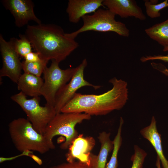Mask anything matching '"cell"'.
I'll return each instance as SVG.
<instances>
[{"label":"cell","instance_id":"2e32d148","mask_svg":"<svg viewBox=\"0 0 168 168\" xmlns=\"http://www.w3.org/2000/svg\"><path fill=\"white\" fill-rule=\"evenodd\" d=\"M44 83L42 78L29 73L21 74L17 82V88L26 96L33 97L41 95V90Z\"/></svg>","mask_w":168,"mask_h":168},{"label":"cell","instance_id":"52a82bcc","mask_svg":"<svg viewBox=\"0 0 168 168\" xmlns=\"http://www.w3.org/2000/svg\"><path fill=\"white\" fill-rule=\"evenodd\" d=\"M50 66L45 68L43 72L44 81L41 95L47 104L54 107L58 92L69 82L74 74L76 67L63 70L59 67V62L52 60Z\"/></svg>","mask_w":168,"mask_h":168},{"label":"cell","instance_id":"7c38bea8","mask_svg":"<svg viewBox=\"0 0 168 168\" xmlns=\"http://www.w3.org/2000/svg\"><path fill=\"white\" fill-rule=\"evenodd\" d=\"M103 5L122 18L133 17L142 21L146 19L141 8L134 0H104Z\"/></svg>","mask_w":168,"mask_h":168},{"label":"cell","instance_id":"d6986e66","mask_svg":"<svg viewBox=\"0 0 168 168\" xmlns=\"http://www.w3.org/2000/svg\"><path fill=\"white\" fill-rule=\"evenodd\" d=\"M48 62L42 58L39 61L33 62H28L24 61L22 62V69L24 73L40 77L47 67Z\"/></svg>","mask_w":168,"mask_h":168},{"label":"cell","instance_id":"ffe728a7","mask_svg":"<svg viewBox=\"0 0 168 168\" xmlns=\"http://www.w3.org/2000/svg\"><path fill=\"white\" fill-rule=\"evenodd\" d=\"M20 39L12 38V41L14 49L20 55L24 57L26 54L32 52L31 44L25 35L20 34Z\"/></svg>","mask_w":168,"mask_h":168},{"label":"cell","instance_id":"ba28073f","mask_svg":"<svg viewBox=\"0 0 168 168\" xmlns=\"http://www.w3.org/2000/svg\"><path fill=\"white\" fill-rule=\"evenodd\" d=\"M87 64V60L85 58L76 67V71L69 82L57 93L54 106L57 114L61 113L62 108L72 99L76 93V91L80 88L85 86H90L97 89L101 87L100 86L93 85L84 79V72Z\"/></svg>","mask_w":168,"mask_h":168},{"label":"cell","instance_id":"484cf974","mask_svg":"<svg viewBox=\"0 0 168 168\" xmlns=\"http://www.w3.org/2000/svg\"><path fill=\"white\" fill-rule=\"evenodd\" d=\"M22 156H30L34 160L35 159L37 156L33 154L32 151H26L22 152V154L20 155L12 157L5 158L1 157H0V162L1 163L6 161L12 160L17 157Z\"/></svg>","mask_w":168,"mask_h":168},{"label":"cell","instance_id":"ac0fdd59","mask_svg":"<svg viewBox=\"0 0 168 168\" xmlns=\"http://www.w3.org/2000/svg\"><path fill=\"white\" fill-rule=\"evenodd\" d=\"M124 122L123 118L121 117L117 133L113 141L114 148L112 155L110 161L106 164L105 168H117L118 167L117 157L119 151L122 143V138L121 133Z\"/></svg>","mask_w":168,"mask_h":168},{"label":"cell","instance_id":"44dd1931","mask_svg":"<svg viewBox=\"0 0 168 168\" xmlns=\"http://www.w3.org/2000/svg\"><path fill=\"white\" fill-rule=\"evenodd\" d=\"M144 5L146 12L150 17L154 18L159 17L161 15L160 11L166 7H168V0H166L159 4L152 3L150 1L145 2Z\"/></svg>","mask_w":168,"mask_h":168},{"label":"cell","instance_id":"277c9868","mask_svg":"<svg viewBox=\"0 0 168 168\" xmlns=\"http://www.w3.org/2000/svg\"><path fill=\"white\" fill-rule=\"evenodd\" d=\"M91 116L84 113H60L56 114L47 125L43 135L51 143L54 144L53 138L56 135H61L65 139L60 148L68 149L78 135L75 127L84 120L91 119Z\"/></svg>","mask_w":168,"mask_h":168},{"label":"cell","instance_id":"cb8c5ba5","mask_svg":"<svg viewBox=\"0 0 168 168\" xmlns=\"http://www.w3.org/2000/svg\"><path fill=\"white\" fill-rule=\"evenodd\" d=\"M140 60L142 62H145L150 60H156L168 62V54L166 55H159L142 56L140 58Z\"/></svg>","mask_w":168,"mask_h":168},{"label":"cell","instance_id":"7402d4cb","mask_svg":"<svg viewBox=\"0 0 168 168\" xmlns=\"http://www.w3.org/2000/svg\"><path fill=\"white\" fill-rule=\"evenodd\" d=\"M134 153L131 158L132 162L131 168H142L147 153L137 145L134 146Z\"/></svg>","mask_w":168,"mask_h":168},{"label":"cell","instance_id":"d4e9b609","mask_svg":"<svg viewBox=\"0 0 168 168\" xmlns=\"http://www.w3.org/2000/svg\"><path fill=\"white\" fill-rule=\"evenodd\" d=\"M24 58L25 61L28 62H37L42 59L38 53L32 52L26 54Z\"/></svg>","mask_w":168,"mask_h":168},{"label":"cell","instance_id":"8fae6325","mask_svg":"<svg viewBox=\"0 0 168 168\" xmlns=\"http://www.w3.org/2000/svg\"><path fill=\"white\" fill-rule=\"evenodd\" d=\"M95 140L92 137H84L79 134L69 147L66 155L67 162L72 163L76 160L90 166L91 151L95 145Z\"/></svg>","mask_w":168,"mask_h":168},{"label":"cell","instance_id":"f1b7e54d","mask_svg":"<svg viewBox=\"0 0 168 168\" xmlns=\"http://www.w3.org/2000/svg\"><path fill=\"white\" fill-rule=\"evenodd\" d=\"M163 51L164 52L168 51V46L164 47Z\"/></svg>","mask_w":168,"mask_h":168},{"label":"cell","instance_id":"4316f807","mask_svg":"<svg viewBox=\"0 0 168 168\" xmlns=\"http://www.w3.org/2000/svg\"><path fill=\"white\" fill-rule=\"evenodd\" d=\"M156 69L162 72L166 76H168V69L166 68L164 66L161 64L156 68Z\"/></svg>","mask_w":168,"mask_h":168},{"label":"cell","instance_id":"4fadbf2b","mask_svg":"<svg viewBox=\"0 0 168 168\" xmlns=\"http://www.w3.org/2000/svg\"><path fill=\"white\" fill-rule=\"evenodd\" d=\"M104 0H69L66 9L70 22L77 23L87 14L95 12L103 6Z\"/></svg>","mask_w":168,"mask_h":168},{"label":"cell","instance_id":"6da1fadb","mask_svg":"<svg viewBox=\"0 0 168 168\" xmlns=\"http://www.w3.org/2000/svg\"><path fill=\"white\" fill-rule=\"evenodd\" d=\"M112 88L103 94L95 95L76 93L61 109V113H84L91 115L107 114L121 109L128 99L127 83L116 77L110 79Z\"/></svg>","mask_w":168,"mask_h":168},{"label":"cell","instance_id":"5b68a950","mask_svg":"<svg viewBox=\"0 0 168 168\" xmlns=\"http://www.w3.org/2000/svg\"><path fill=\"white\" fill-rule=\"evenodd\" d=\"M115 15L108 9L99 8L91 15H86L82 18V26L74 32L65 33L67 37L74 40L80 33L92 30L101 32H113L119 35L128 37L129 31L125 25L115 20Z\"/></svg>","mask_w":168,"mask_h":168},{"label":"cell","instance_id":"7a4b0ae2","mask_svg":"<svg viewBox=\"0 0 168 168\" xmlns=\"http://www.w3.org/2000/svg\"><path fill=\"white\" fill-rule=\"evenodd\" d=\"M65 34L58 26L41 23L28 25L25 35L42 59L60 63L79 46L77 42Z\"/></svg>","mask_w":168,"mask_h":168},{"label":"cell","instance_id":"8992f818","mask_svg":"<svg viewBox=\"0 0 168 168\" xmlns=\"http://www.w3.org/2000/svg\"><path fill=\"white\" fill-rule=\"evenodd\" d=\"M11 98L25 112L34 129L43 135L47 125L57 114L54 107L47 103L44 106H41L39 96L28 99L21 91L12 96Z\"/></svg>","mask_w":168,"mask_h":168},{"label":"cell","instance_id":"83f0119b","mask_svg":"<svg viewBox=\"0 0 168 168\" xmlns=\"http://www.w3.org/2000/svg\"><path fill=\"white\" fill-rule=\"evenodd\" d=\"M156 165L157 168H161V161L159 157L156 156Z\"/></svg>","mask_w":168,"mask_h":168},{"label":"cell","instance_id":"e0dca14e","mask_svg":"<svg viewBox=\"0 0 168 168\" xmlns=\"http://www.w3.org/2000/svg\"><path fill=\"white\" fill-rule=\"evenodd\" d=\"M145 31L151 39L163 47L168 46V19L145 29Z\"/></svg>","mask_w":168,"mask_h":168},{"label":"cell","instance_id":"9a60e30c","mask_svg":"<svg viewBox=\"0 0 168 168\" xmlns=\"http://www.w3.org/2000/svg\"><path fill=\"white\" fill-rule=\"evenodd\" d=\"M110 135V133L105 131L99 133L98 138L100 143V151L97 155L91 153L90 168H105L108 156L114 148Z\"/></svg>","mask_w":168,"mask_h":168},{"label":"cell","instance_id":"603a6c76","mask_svg":"<svg viewBox=\"0 0 168 168\" xmlns=\"http://www.w3.org/2000/svg\"><path fill=\"white\" fill-rule=\"evenodd\" d=\"M50 168H90V167L87 165L78 161L72 163H64L51 167Z\"/></svg>","mask_w":168,"mask_h":168},{"label":"cell","instance_id":"5bb4252c","mask_svg":"<svg viewBox=\"0 0 168 168\" xmlns=\"http://www.w3.org/2000/svg\"><path fill=\"white\" fill-rule=\"evenodd\" d=\"M140 133L154 147L157 156L161 162L163 168H168V161L165 157L163 150L161 135L158 133L156 121L154 116L152 117L149 125L142 129Z\"/></svg>","mask_w":168,"mask_h":168},{"label":"cell","instance_id":"30bf717a","mask_svg":"<svg viewBox=\"0 0 168 168\" xmlns=\"http://www.w3.org/2000/svg\"><path fill=\"white\" fill-rule=\"evenodd\" d=\"M2 2L6 9L13 15L16 26L22 27L30 21L38 24H41V21L35 14L34 4L31 0H4Z\"/></svg>","mask_w":168,"mask_h":168},{"label":"cell","instance_id":"3957f363","mask_svg":"<svg viewBox=\"0 0 168 168\" xmlns=\"http://www.w3.org/2000/svg\"><path fill=\"white\" fill-rule=\"evenodd\" d=\"M8 130L15 147L21 152L30 151L44 154L55 148L54 144L37 132L27 119H14L9 123Z\"/></svg>","mask_w":168,"mask_h":168},{"label":"cell","instance_id":"9c48e42d","mask_svg":"<svg viewBox=\"0 0 168 168\" xmlns=\"http://www.w3.org/2000/svg\"><path fill=\"white\" fill-rule=\"evenodd\" d=\"M0 51L3 63L0 70V78L3 77H7L17 83L21 75L22 62L11 40L7 41L1 34L0 35Z\"/></svg>","mask_w":168,"mask_h":168}]
</instances>
